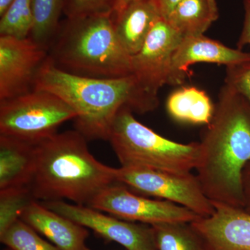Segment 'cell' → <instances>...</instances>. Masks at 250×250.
I'll return each mask as SVG.
<instances>
[{"mask_svg": "<svg viewBox=\"0 0 250 250\" xmlns=\"http://www.w3.org/2000/svg\"><path fill=\"white\" fill-rule=\"evenodd\" d=\"M200 146L195 170L205 195L212 202L243 209L242 176L250 162V104L226 83Z\"/></svg>", "mask_w": 250, "mask_h": 250, "instance_id": "cell-1", "label": "cell"}, {"mask_svg": "<svg viewBox=\"0 0 250 250\" xmlns=\"http://www.w3.org/2000/svg\"><path fill=\"white\" fill-rule=\"evenodd\" d=\"M34 89L57 95L75 112L76 130L87 140H106L116 115L128 106L139 113L157 108L140 90L132 75L118 78H95L61 70L48 56L36 75Z\"/></svg>", "mask_w": 250, "mask_h": 250, "instance_id": "cell-2", "label": "cell"}, {"mask_svg": "<svg viewBox=\"0 0 250 250\" xmlns=\"http://www.w3.org/2000/svg\"><path fill=\"white\" fill-rule=\"evenodd\" d=\"M77 130L57 133L37 144V163L30 187L36 200H71L88 206L105 188L117 183V168L90 152Z\"/></svg>", "mask_w": 250, "mask_h": 250, "instance_id": "cell-3", "label": "cell"}, {"mask_svg": "<svg viewBox=\"0 0 250 250\" xmlns=\"http://www.w3.org/2000/svg\"><path fill=\"white\" fill-rule=\"evenodd\" d=\"M111 13L71 18L59 28L48 49L55 66L80 76L118 78L131 75V56L122 45Z\"/></svg>", "mask_w": 250, "mask_h": 250, "instance_id": "cell-4", "label": "cell"}, {"mask_svg": "<svg viewBox=\"0 0 250 250\" xmlns=\"http://www.w3.org/2000/svg\"><path fill=\"white\" fill-rule=\"evenodd\" d=\"M108 141L122 167L188 174L196 169L200 159V143L166 139L137 121L128 106L116 115Z\"/></svg>", "mask_w": 250, "mask_h": 250, "instance_id": "cell-5", "label": "cell"}, {"mask_svg": "<svg viewBox=\"0 0 250 250\" xmlns=\"http://www.w3.org/2000/svg\"><path fill=\"white\" fill-rule=\"evenodd\" d=\"M77 116L57 95L33 89L0 101V135L39 143L57 134L60 125Z\"/></svg>", "mask_w": 250, "mask_h": 250, "instance_id": "cell-6", "label": "cell"}, {"mask_svg": "<svg viewBox=\"0 0 250 250\" xmlns=\"http://www.w3.org/2000/svg\"><path fill=\"white\" fill-rule=\"evenodd\" d=\"M117 182L131 191L159 197L182 206L201 218L215 212L214 206L205 195L197 175L121 167L117 168Z\"/></svg>", "mask_w": 250, "mask_h": 250, "instance_id": "cell-7", "label": "cell"}, {"mask_svg": "<svg viewBox=\"0 0 250 250\" xmlns=\"http://www.w3.org/2000/svg\"><path fill=\"white\" fill-rule=\"evenodd\" d=\"M88 206L122 220L140 222L150 226L164 223H190L201 218L173 202L151 200L136 195L118 182L102 190Z\"/></svg>", "mask_w": 250, "mask_h": 250, "instance_id": "cell-8", "label": "cell"}, {"mask_svg": "<svg viewBox=\"0 0 250 250\" xmlns=\"http://www.w3.org/2000/svg\"><path fill=\"white\" fill-rule=\"evenodd\" d=\"M182 39L167 20L161 18L139 52L131 57V75L143 95L157 106L158 93L167 83L172 57Z\"/></svg>", "mask_w": 250, "mask_h": 250, "instance_id": "cell-9", "label": "cell"}, {"mask_svg": "<svg viewBox=\"0 0 250 250\" xmlns=\"http://www.w3.org/2000/svg\"><path fill=\"white\" fill-rule=\"evenodd\" d=\"M42 205L127 250H157L150 225H139L113 215L103 214V211L88 206L71 205L62 200L43 202Z\"/></svg>", "mask_w": 250, "mask_h": 250, "instance_id": "cell-10", "label": "cell"}, {"mask_svg": "<svg viewBox=\"0 0 250 250\" xmlns=\"http://www.w3.org/2000/svg\"><path fill=\"white\" fill-rule=\"evenodd\" d=\"M48 50L30 38L0 36V101L34 89Z\"/></svg>", "mask_w": 250, "mask_h": 250, "instance_id": "cell-11", "label": "cell"}, {"mask_svg": "<svg viewBox=\"0 0 250 250\" xmlns=\"http://www.w3.org/2000/svg\"><path fill=\"white\" fill-rule=\"evenodd\" d=\"M215 212L190 223L208 250H250V214L212 202Z\"/></svg>", "mask_w": 250, "mask_h": 250, "instance_id": "cell-12", "label": "cell"}, {"mask_svg": "<svg viewBox=\"0 0 250 250\" xmlns=\"http://www.w3.org/2000/svg\"><path fill=\"white\" fill-rule=\"evenodd\" d=\"M250 62V53L230 48L205 35L187 36L174 52L167 83H183L188 76L189 67L199 62L225 65L226 67Z\"/></svg>", "mask_w": 250, "mask_h": 250, "instance_id": "cell-13", "label": "cell"}, {"mask_svg": "<svg viewBox=\"0 0 250 250\" xmlns=\"http://www.w3.org/2000/svg\"><path fill=\"white\" fill-rule=\"evenodd\" d=\"M21 219L60 250H90L85 243L89 235L88 229L49 209L37 200L27 206Z\"/></svg>", "mask_w": 250, "mask_h": 250, "instance_id": "cell-14", "label": "cell"}, {"mask_svg": "<svg viewBox=\"0 0 250 250\" xmlns=\"http://www.w3.org/2000/svg\"><path fill=\"white\" fill-rule=\"evenodd\" d=\"M37 144L0 135V190L30 187L37 163Z\"/></svg>", "mask_w": 250, "mask_h": 250, "instance_id": "cell-15", "label": "cell"}, {"mask_svg": "<svg viewBox=\"0 0 250 250\" xmlns=\"http://www.w3.org/2000/svg\"><path fill=\"white\" fill-rule=\"evenodd\" d=\"M161 18L154 0H140L116 16L113 22L116 35L131 57L139 52L154 24Z\"/></svg>", "mask_w": 250, "mask_h": 250, "instance_id": "cell-16", "label": "cell"}, {"mask_svg": "<svg viewBox=\"0 0 250 250\" xmlns=\"http://www.w3.org/2000/svg\"><path fill=\"white\" fill-rule=\"evenodd\" d=\"M167 113L175 121L208 125L213 118L215 106L204 90L196 87H181L169 95Z\"/></svg>", "mask_w": 250, "mask_h": 250, "instance_id": "cell-17", "label": "cell"}, {"mask_svg": "<svg viewBox=\"0 0 250 250\" xmlns=\"http://www.w3.org/2000/svg\"><path fill=\"white\" fill-rule=\"evenodd\" d=\"M218 17L216 0H182L166 20L184 38L204 35Z\"/></svg>", "mask_w": 250, "mask_h": 250, "instance_id": "cell-18", "label": "cell"}, {"mask_svg": "<svg viewBox=\"0 0 250 250\" xmlns=\"http://www.w3.org/2000/svg\"><path fill=\"white\" fill-rule=\"evenodd\" d=\"M157 250H208L190 223L152 225Z\"/></svg>", "mask_w": 250, "mask_h": 250, "instance_id": "cell-19", "label": "cell"}, {"mask_svg": "<svg viewBox=\"0 0 250 250\" xmlns=\"http://www.w3.org/2000/svg\"><path fill=\"white\" fill-rule=\"evenodd\" d=\"M32 29L29 38L48 50L59 29L62 0H31Z\"/></svg>", "mask_w": 250, "mask_h": 250, "instance_id": "cell-20", "label": "cell"}, {"mask_svg": "<svg viewBox=\"0 0 250 250\" xmlns=\"http://www.w3.org/2000/svg\"><path fill=\"white\" fill-rule=\"evenodd\" d=\"M33 22L31 0H13L1 16L0 36L27 39L30 35Z\"/></svg>", "mask_w": 250, "mask_h": 250, "instance_id": "cell-21", "label": "cell"}, {"mask_svg": "<svg viewBox=\"0 0 250 250\" xmlns=\"http://www.w3.org/2000/svg\"><path fill=\"white\" fill-rule=\"evenodd\" d=\"M35 200L30 187L0 190V236L21 219L27 206Z\"/></svg>", "mask_w": 250, "mask_h": 250, "instance_id": "cell-22", "label": "cell"}, {"mask_svg": "<svg viewBox=\"0 0 250 250\" xmlns=\"http://www.w3.org/2000/svg\"><path fill=\"white\" fill-rule=\"evenodd\" d=\"M0 240L12 250H60L42 239L36 230L21 219L1 235Z\"/></svg>", "mask_w": 250, "mask_h": 250, "instance_id": "cell-23", "label": "cell"}, {"mask_svg": "<svg viewBox=\"0 0 250 250\" xmlns=\"http://www.w3.org/2000/svg\"><path fill=\"white\" fill-rule=\"evenodd\" d=\"M225 83L241 94L250 104V62L226 67Z\"/></svg>", "mask_w": 250, "mask_h": 250, "instance_id": "cell-24", "label": "cell"}, {"mask_svg": "<svg viewBox=\"0 0 250 250\" xmlns=\"http://www.w3.org/2000/svg\"><path fill=\"white\" fill-rule=\"evenodd\" d=\"M114 0H69L71 18L111 13Z\"/></svg>", "mask_w": 250, "mask_h": 250, "instance_id": "cell-25", "label": "cell"}, {"mask_svg": "<svg viewBox=\"0 0 250 250\" xmlns=\"http://www.w3.org/2000/svg\"><path fill=\"white\" fill-rule=\"evenodd\" d=\"M243 6L245 10L244 22L241 36L237 42V49L241 50L245 46L250 45V0H244Z\"/></svg>", "mask_w": 250, "mask_h": 250, "instance_id": "cell-26", "label": "cell"}, {"mask_svg": "<svg viewBox=\"0 0 250 250\" xmlns=\"http://www.w3.org/2000/svg\"><path fill=\"white\" fill-rule=\"evenodd\" d=\"M244 208L243 209L250 214V162L246 166L242 176Z\"/></svg>", "mask_w": 250, "mask_h": 250, "instance_id": "cell-27", "label": "cell"}, {"mask_svg": "<svg viewBox=\"0 0 250 250\" xmlns=\"http://www.w3.org/2000/svg\"><path fill=\"white\" fill-rule=\"evenodd\" d=\"M154 1L159 8L162 17L166 19L182 0H154Z\"/></svg>", "mask_w": 250, "mask_h": 250, "instance_id": "cell-28", "label": "cell"}, {"mask_svg": "<svg viewBox=\"0 0 250 250\" xmlns=\"http://www.w3.org/2000/svg\"><path fill=\"white\" fill-rule=\"evenodd\" d=\"M138 1H140V0H115L113 9H112V14H115L116 16H118L130 4Z\"/></svg>", "mask_w": 250, "mask_h": 250, "instance_id": "cell-29", "label": "cell"}, {"mask_svg": "<svg viewBox=\"0 0 250 250\" xmlns=\"http://www.w3.org/2000/svg\"><path fill=\"white\" fill-rule=\"evenodd\" d=\"M12 1L13 0H0V16H2Z\"/></svg>", "mask_w": 250, "mask_h": 250, "instance_id": "cell-30", "label": "cell"}, {"mask_svg": "<svg viewBox=\"0 0 250 250\" xmlns=\"http://www.w3.org/2000/svg\"><path fill=\"white\" fill-rule=\"evenodd\" d=\"M11 250V249H9H9H8V250Z\"/></svg>", "mask_w": 250, "mask_h": 250, "instance_id": "cell-31", "label": "cell"}]
</instances>
